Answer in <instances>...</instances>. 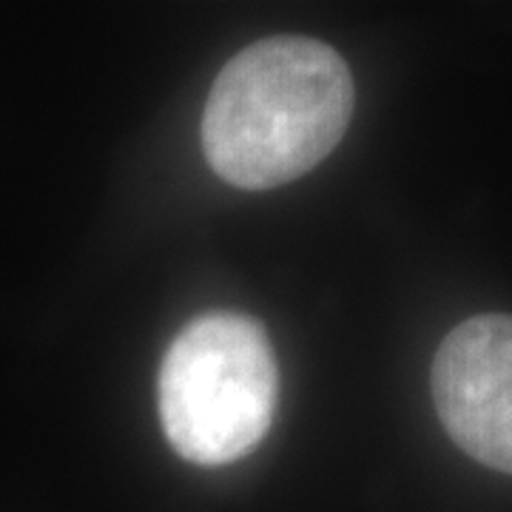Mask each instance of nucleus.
<instances>
[{
	"mask_svg": "<svg viewBox=\"0 0 512 512\" xmlns=\"http://www.w3.org/2000/svg\"><path fill=\"white\" fill-rule=\"evenodd\" d=\"M353 77L313 37L276 35L234 55L202 111L211 171L242 191H268L308 174L345 137Z\"/></svg>",
	"mask_w": 512,
	"mask_h": 512,
	"instance_id": "1",
	"label": "nucleus"
},
{
	"mask_svg": "<svg viewBox=\"0 0 512 512\" xmlns=\"http://www.w3.org/2000/svg\"><path fill=\"white\" fill-rule=\"evenodd\" d=\"M279 370L265 328L245 313H205L168 345L160 367V419L168 444L191 464L222 467L265 439Z\"/></svg>",
	"mask_w": 512,
	"mask_h": 512,
	"instance_id": "2",
	"label": "nucleus"
},
{
	"mask_svg": "<svg viewBox=\"0 0 512 512\" xmlns=\"http://www.w3.org/2000/svg\"><path fill=\"white\" fill-rule=\"evenodd\" d=\"M433 399L467 456L512 476V316L484 313L447 333L433 362Z\"/></svg>",
	"mask_w": 512,
	"mask_h": 512,
	"instance_id": "3",
	"label": "nucleus"
}]
</instances>
